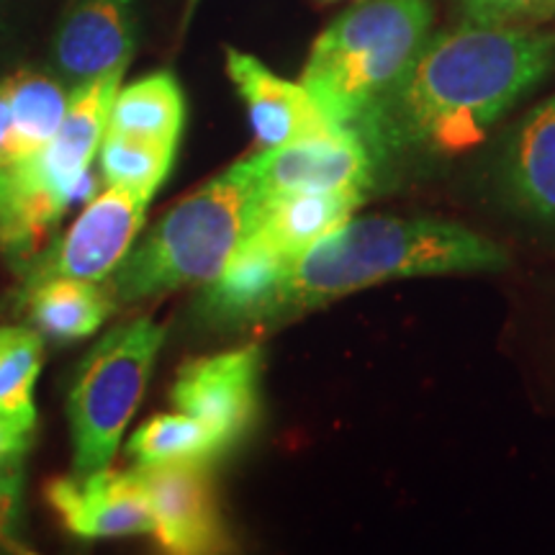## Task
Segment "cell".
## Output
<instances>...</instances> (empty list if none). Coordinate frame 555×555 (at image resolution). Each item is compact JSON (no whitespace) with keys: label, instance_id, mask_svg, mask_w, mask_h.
<instances>
[{"label":"cell","instance_id":"1","mask_svg":"<svg viewBox=\"0 0 555 555\" xmlns=\"http://www.w3.org/2000/svg\"><path fill=\"white\" fill-rule=\"evenodd\" d=\"M555 67V37L463 24L429 34L399 86L356 127L373 159L461 155Z\"/></svg>","mask_w":555,"mask_h":555},{"label":"cell","instance_id":"2","mask_svg":"<svg viewBox=\"0 0 555 555\" xmlns=\"http://www.w3.org/2000/svg\"><path fill=\"white\" fill-rule=\"evenodd\" d=\"M504 247L442 219L360 217L291 260L270 324L386 281L504 270Z\"/></svg>","mask_w":555,"mask_h":555},{"label":"cell","instance_id":"3","mask_svg":"<svg viewBox=\"0 0 555 555\" xmlns=\"http://www.w3.org/2000/svg\"><path fill=\"white\" fill-rule=\"evenodd\" d=\"M121 78L124 67L75 86L50 144L0 165V253L16 268L29 266L50 245V234L75 201L93 198L90 165L108 129Z\"/></svg>","mask_w":555,"mask_h":555},{"label":"cell","instance_id":"4","mask_svg":"<svg viewBox=\"0 0 555 555\" xmlns=\"http://www.w3.org/2000/svg\"><path fill=\"white\" fill-rule=\"evenodd\" d=\"M258 211V183L247 159H240L172 206L142 245L129 249L108 275L111 301L121 307L185 286H204L255 232Z\"/></svg>","mask_w":555,"mask_h":555},{"label":"cell","instance_id":"5","mask_svg":"<svg viewBox=\"0 0 555 555\" xmlns=\"http://www.w3.org/2000/svg\"><path fill=\"white\" fill-rule=\"evenodd\" d=\"M433 21L429 0H360L314 39L301 86L335 127H356L399 86Z\"/></svg>","mask_w":555,"mask_h":555},{"label":"cell","instance_id":"6","mask_svg":"<svg viewBox=\"0 0 555 555\" xmlns=\"http://www.w3.org/2000/svg\"><path fill=\"white\" fill-rule=\"evenodd\" d=\"M165 335L163 324L142 317L106 332L82 358L67 393L75 474L114 463L124 429L147 391Z\"/></svg>","mask_w":555,"mask_h":555},{"label":"cell","instance_id":"7","mask_svg":"<svg viewBox=\"0 0 555 555\" xmlns=\"http://www.w3.org/2000/svg\"><path fill=\"white\" fill-rule=\"evenodd\" d=\"M150 193L108 185L90 198L65 237L47 245L24 270V288L50 278L106 281L127 258L147 217Z\"/></svg>","mask_w":555,"mask_h":555},{"label":"cell","instance_id":"8","mask_svg":"<svg viewBox=\"0 0 555 555\" xmlns=\"http://www.w3.org/2000/svg\"><path fill=\"white\" fill-rule=\"evenodd\" d=\"M260 198L294 191L365 189L376 183V159L352 127H335L301 137L283 147L247 157Z\"/></svg>","mask_w":555,"mask_h":555},{"label":"cell","instance_id":"9","mask_svg":"<svg viewBox=\"0 0 555 555\" xmlns=\"http://www.w3.org/2000/svg\"><path fill=\"white\" fill-rule=\"evenodd\" d=\"M206 463L137 466V478L155 517L157 545L172 555L229 551V535Z\"/></svg>","mask_w":555,"mask_h":555},{"label":"cell","instance_id":"10","mask_svg":"<svg viewBox=\"0 0 555 555\" xmlns=\"http://www.w3.org/2000/svg\"><path fill=\"white\" fill-rule=\"evenodd\" d=\"M260 347L247 345L180 365L172 384V404L240 442L255 425L260 406Z\"/></svg>","mask_w":555,"mask_h":555},{"label":"cell","instance_id":"11","mask_svg":"<svg viewBox=\"0 0 555 555\" xmlns=\"http://www.w3.org/2000/svg\"><path fill=\"white\" fill-rule=\"evenodd\" d=\"M47 502L69 535L80 540L152 535L155 530V517L137 470L108 466L52 478L47 483Z\"/></svg>","mask_w":555,"mask_h":555},{"label":"cell","instance_id":"12","mask_svg":"<svg viewBox=\"0 0 555 555\" xmlns=\"http://www.w3.org/2000/svg\"><path fill=\"white\" fill-rule=\"evenodd\" d=\"M137 37L134 0H75L54 34V69L73 88L95 80L129 65Z\"/></svg>","mask_w":555,"mask_h":555},{"label":"cell","instance_id":"13","mask_svg":"<svg viewBox=\"0 0 555 555\" xmlns=\"http://www.w3.org/2000/svg\"><path fill=\"white\" fill-rule=\"evenodd\" d=\"M288 266L291 258L278 253L260 232H253L219 275L204 283L198 296L201 319L214 327L270 324Z\"/></svg>","mask_w":555,"mask_h":555},{"label":"cell","instance_id":"14","mask_svg":"<svg viewBox=\"0 0 555 555\" xmlns=\"http://www.w3.org/2000/svg\"><path fill=\"white\" fill-rule=\"evenodd\" d=\"M224 62L229 80L245 103L249 127L262 150L283 147L301 137L335 129L301 82L281 78L258 57L232 47L224 50Z\"/></svg>","mask_w":555,"mask_h":555},{"label":"cell","instance_id":"15","mask_svg":"<svg viewBox=\"0 0 555 555\" xmlns=\"http://www.w3.org/2000/svg\"><path fill=\"white\" fill-rule=\"evenodd\" d=\"M367 198L365 189H327V191H294L283 196L260 198L258 224L260 232L278 253L298 258L304 249L327 237L343 227L358 206Z\"/></svg>","mask_w":555,"mask_h":555},{"label":"cell","instance_id":"16","mask_svg":"<svg viewBox=\"0 0 555 555\" xmlns=\"http://www.w3.org/2000/svg\"><path fill=\"white\" fill-rule=\"evenodd\" d=\"M504 189L527 217L555 224V95L525 116L504 155Z\"/></svg>","mask_w":555,"mask_h":555},{"label":"cell","instance_id":"17","mask_svg":"<svg viewBox=\"0 0 555 555\" xmlns=\"http://www.w3.org/2000/svg\"><path fill=\"white\" fill-rule=\"evenodd\" d=\"M24 296L34 330L57 343L95 335L116 309L106 288L82 278H50L24 288Z\"/></svg>","mask_w":555,"mask_h":555},{"label":"cell","instance_id":"18","mask_svg":"<svg viewBox=\"0 0 555 555\" xmlns=\"http://www.w3.org/2000/svg\"><path fill=\"white\" fill-rule=\"evenodd\" d=\"M185 127V93L178 78L168 69L152 73L147 78L119 88L111 106L108 129L121 134H134L155 142H180Z\"/></svg>","mask_w":555,"mask_h":555},{"label":"cell","instance_id":"19","mask_svg":"<svg viewBox=\"0 0 555 555\" xmlns=\"http://www.w3.org/2000/svg\"><path fill=\"white\" fill-rule=\"evenodd\" d=\"M5 86H9L13 124L9 150L0 165L47 147L65 116L69 99L65 82L37 69H18L5 78Z\"/></svg>","mask_w":555,"mask_h":555},{"label":"cell","instance_id":"20","mask_svg":"<svg viewBox=\"0 0 555 555\" xmlns=\"http://www.w3.org/2000/svg\"><path fill=\"white\" fill-rule=\"evenodd\" d=\"M232 448L217 429L196 416L155 414L127 442V455L137 466H168V463H206L211 466Z\"/></svg>","mask_w":555,"mask_h":555},{"label":"cell","instance_id":"21","mask_svg":"<svg viewBox=\"0 0 555 555\" xmlns=\"http://www.w3.org/2000/svg\"><path fill=\"white\" fill-rule=\"evenodd\" d=\"M176 150V144L106 129L99 147L101 176L108 185H124L155 196L170 176Z\"/></svg>","mask_w":555,"mask_h":555},{"label":"cell","instance_id":"22","mask_svg":"<svg viewBox=\"0 0 555 555\" xmlns=\"http://www.w3.org/2000/svg\"><path fill=\"white\" fill-rule=\"evenodd\" d=\"M44 339L29 327H0V409L31 412Z\"/></svg>","mask_w":555,"mask_h":555},{"label":"cell","instance_id":"23","mask_svg":"<svg viewBox=\"0 0 555 555\" xmlns=\"http://www.w3.org/2000/svg\"><path fill=\"white\" fill-rule=\"evenodd\" d=\"M463 21L481 26H532L555 16V0H455Z\"/></svg>","mask_w":555,"mask_h":555},{"label":"cell","instance_id":"24","mask_svg":"<svg viewBox=\"0 0 555 555\" xmlns=\"http://www.w3.org/2000/svg\"><path fill=\"white\" fill-rule=\"evenodd\" d=\"M37 429V409L31 412H5L0 409V474L21 478V463L31 448Z\"/></svg>","mask_w":555,"mask_h":555},{"label":"cell","instance_id":"25","mask_svg":"<svg viewBox=\"0 0 555 555\" xmlns=\"http://www.w3.org/2000/svg\"><path fill=\"white\" fill-rule=\"evenodd\" d=\"M21 478L0 474V545L18 551V540L13 535V509L18 499Z\"/></svg>","mask_w":555,"mask_h":555},{"label":"cell","instance_id":"26","mask_svg":"<svg viewBox=\"0 0 555 555\" xmlns=\"http://www.w3.org/2000/svg\"><path fill=\"white\" fill-rule=\"evenodd\" d=\"M201 3V0H185V16H183V26L189 24L191 21V16H193V11H196V5Z\"/></svg>","mask_w":555,"mask_h":555},{"label":"cell","instance_id":"27","mask_svg":"<svg viewBox=\"0 0 555 555\" xmlns=\"http://www.w3.org/2000/svg\"><path fill=\"white\" fill-rule=\"evenodd\" d=\"M324 3H335V0H324Z\"/></svg>","mask_w":555,"mask_h":555},{"label":"cell","instance_id":"28","mask_svg":"<svg viewBox=\"0 0 555 555\" xmlns=\"http://www.w3.org/2000/svg\"><path fill=\"white\" fill-rule=\"evenodd\" d=\"M0 5H3V0H0Z\"/></svg>","mask_w":555,"mask_h":555}]
</instances>
